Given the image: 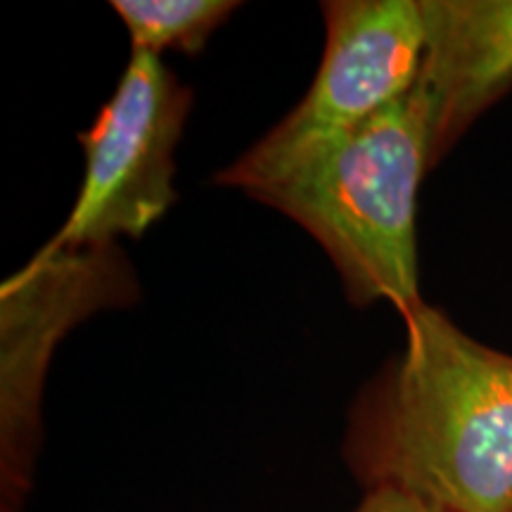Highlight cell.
<instances>
[{
  "label": "cell",
  "instance_id": "obj_7",
  "mask_svg": "<svg viewBox=\"0 0 512 512\" xmlns=\"http://www.w3.org/2000/svg\"><path fill=\"white\" fill-rule=\"evenodd\" d=\"M133 50L200 55L207 41L240 8L233 0H112Z\"/></svg>",
  "mask_w": 512,
  "mask_h": 512
},
{
  "label": "cell",
  "instance_id": "obj_8",
  "mask_svg": "<svg viewBox=\"0 0 512 512\" xmlns=\"http://www.w3.org/2000/svg\"><path fill=\"white\" fill-rule=\"evenodd\" d=\"M356 512H441L434 505L420 501L406 491L392 489V486H377L368 489L363 503L358 505Z\"/></svg>",
  "mask_w": 512,
  "mask_h": 512
},
{
  "label": "cell",
  "instance_id": "obj_1",
  "mask_svg": "<svg viewBox=\"0 0 512 512\" xmlns=\"http://www.w3.org/2000/svg\"><path fill=\"white\" fill-rule=\"evenodd\" d=\"M403 325L406 349L351 406L349 470L441 512H512V356L427 302Z\"/></svg>",
  "mask_w": 512,
  "mask_h": 512
},
{
  "label": "cell",
  "instance_id": "obj_6",
  "mask_svg": "<svg viewBox=\"0 0 512 512\" xmlns=\"http://www.w3.org/2000/svg\"><path fill=\"white\" fill-rule=\"evenodd\" d=\"M432 169L512 88V0H420Z\"/></svg>",
  "mask_w": 512,
  "mask_h": 512
},
{
  "label": "cell",
  "instance_id": "obj_5",
  "mask_svg": "<svg viewBox=\"0 0 512 512\" xmlns=\"http://www.w3.org/2000/svg\"><path fill=\"white\" fill-rule=\"evenodd\" d=\"M192 105V88L157 55L131 50L112 98L102 105L83 147V181L48 249L117 245L143 238L178 200L174 152Z\"/></svg>",
  "mask_w": 512,
  "mask_h": 512
},
{
  "label": "cell",
  "instance_id": "obj_4",
  "mask_svg": "<svg viewBox=\"0 0 512 512\" xmlns=\"http://www.w3.org/2000/svg\"><path fill=\"white\" fill-rule=\"evenodd\" d=\"M140 287L119 245L41 247L0 287V508L19 512L41 446V399L60 339Z\"/></svg>",
  "mask_w": 512,
  "mask_h": 512
},
{
  "label": "cell",
  "instance_id": "obj_2",
  "mask_svg": "<svg viewBox=\"0 0 512 512\" xmlns=\"http://www.w3.org/2000/svg\"><path fill=\"white\" fill-rule=\"evenodd\" d=\"M432 169L430 107L413 91L366 124L249 190L299 223L335 264L351 304L418 311V190Z\"/></svg>",
  "mask_w": 512,
  "mask_h": 512
},
{
  "label": "cell",
  "instance_id": "obj_3",
  "mask_svg": "<svg viewBox=\"0 0 512 512\" xmlns=\"http://www.w3.org/2000/svg\"><path fill=\"white\" fill-rule=\"evenodd\" d=\"M325 53L309 93L216 183L249 192L354 131L413 91L425 55L420 0H330Z\"/></svg>",
  "mask_w": 512,
  "mask_h": 512
}]
</instances>
